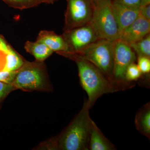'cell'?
I'll use <instances>...</instances> for the list:
<instances>
[{
  "label": "cell",
  "instance_id": "cell-21",
  "mask_svg": "<svg viewBox=\"0 0 150 150\" xmlns=\"http://www.w3.org/2000/svg\"><path fill=\"white\" fill-rule=\"evenodd\" d=\"M15 89L12 84H8L0 81V102L8 95Z\"/></svg>",
  "mask_w": 150,
  "mask_h": 150
},
{
  "label": "cell",
  "instance_id": "cell-12",
  "mask_svg": "<svg viewBox=\"0 0 150 150\" xmlns=\"http://www.w3.org/2000/svg\"><path fill=\"white\" fill-rule=\"evenodd\" d=\"M37 41L46 44L53 52L69 51V47L63 35H57L51 31H41L37 38Z\"/></svg>",
  "mask_w": 150,
  "mask_h": 150
},
{
  "label": "cell",
  "instance_id": "cell-22",
  "mask_svg": "<svg viewBox=\"0 0 150 150\" xmlns=\"http://www.w3.org/2000/svg\"><path fill=\"white\" fill-rule=\"evenodd\" d=\"M116 2L124 5L135 8H139L141 6V0H111Z\"/></svg>",
  "mask_w": 150,
  "mask_h": 150
},
{
  "label": "cell",
  "instance_id": "cell-17",
  "mask_svg": "<svg viewBox=\"0 0 150 150\" xmlns=\"http://www.w3.org/2000/svg\"><path fill=\"white\" fill-rule=\"evenodd\" d=\"M14 8L24 9L30 8L43 3L42 0H3Z\"/></svg>",
  "mask_w": 150,
  "mask_h": 150
},
{
  "label": "cell",
  "instance_id": "cell-5",
  "mask_svg": "<svg viewBox=\"0 0 150 150\" xmlns=\"http://www.w3.org/2000/svg\"><path fill=\"white\" fill-rule=\"evenodd\" d=\"M14 88L26 91L50 89L42 65L38 62H25L19 69L12 83Z\"/></svg>",
  "mask_w": 150,
  "mask_h": 150
},
{
  "label": "cell",
  "instance_id": "cell-26",
  "mask_svg": "<svg viewBox=\"0 0 150 150\" xmlns=\"http://www.w3.org/2000/svg\"><path fill=\"white\" fill-rule=\"evenodd\" d=\"M93 1L94 5L96 6L104 2L105 1H107V0H93Z\"/></svg>",
  "mask_w": 150,
  "mask_h": 150
},
{
  "label": "cell",
  "instance_id": "cell-2",
  "mask_svg": "<svg viewBox=\"0 0 150 150\" xmlns=\"http://www.w3.org/2000/svg\"><path fill=\"white\" fill-rule=\"evenodd\" d=\"M91 108L85 99L83 106L69 124L55 137L57 150H88L91 121Z\"/></svg>",
  "mask_w": 150,
  "mask_h": 150
},
{
  "label": "cell",
  "instance_id": "cell-4",
  "mask_svg": "<svg viewBox=\"0 0 150 150\" xmlns=\"http://www.w3.org/2000/svg\"><path fill=\"white\" fill-rule=\"evenodd\" d=\"M98 39L112 41L120 39L121 30L116 19L110 0L95 6L89 23Z\"/></svg>",
  "mask_w": 150,
  "mask_h": 150
},
{
  "label": "cell",
  "instance_id": "cell-3",
  "mask_svg": "<svg viewBox=\"0 0 150 150\" xmlns=\"http://www.w3.org/2000/svg\"><path fill=\"white\" fill-rule=\"evenodd\" d=\"M114 42L105 39H98L80 51L71 53L96 66L115 85L113 81Z\"/></svg>",
  "mask_w": 150,
  "mask_h": 150
},
{
  "label": "cell",
  "instance_id": "cell-11",
  "mask_svg": "<svg viewBox=\"0 0 150 150\" xmlns=\"http://www.w3.org/2000/svg\"><path fill=\"white\" fill-rule=\"evenodd\" d=\"M89 150H115L117 149L104 136L96 123L91 119L90 134L88 144Z\"/></svg>",
  "mask_w": 150,
  "mask_h": 150
},
{
  "label": "cell",
  "instance_id": "cell-7",
  "mask_svg": "<svg viewBox=\"0 0 150 150\" xmlns=\"http://www.w3.org/2000/svg\"><path fill=\"white\" fill-rule=\"evenodd\" d=\"M67 1L65 31L89 23L95 8L93 0H67Z\"/></svg>",
  "mask_w": 150,
  "mask_h": 150
},
{
  "label": "cell",
  "instance_id": "cell-9",
  "mask_svg": "<svg viewBox=\"0 0 150 150\" xmlns=\"http://www.w3.org/2000/svg\"><path fill=\"white\" fill-rule=\"evenodd\" d=\"M150 21L139 16L121 33L120 40L130 44L139 41L150 33Z\"/></svg>",
  "mask_w": 150,
  "mask_h": 150
},
{
  "label": "cell",
  "instance_id": "cell-1",
  "mask_svg": "<svg viewBox=\"0 0 150 150\" xmlns=\"http://www.w3.org/2000/svg\"><path fill=\"white\" fill-rule=\"evenodd\" d=\"M60 54L74 61L78 67L81 85L87 94L89 106L91 108L96 100L105 94L121 91L106 76L90 62L69 52Z\"/></svg>",
  "mask_w": 150,
  "mask_h": 150
},
{
  "label": "cell",
  "instance_id": "cell-6",
  "mask_svg": "<svg viewBox=\"0 0 150 150\" xmlns=\"http://www.w3.org/2000/svg\"><path fill=\"white\" fill-rule=\"evenodd\" d=\"M113 59L114 83L121 91L132 88L134 84L126 80L125 74L128 67L137 60L136 53L129 44L118 39L114 42Z\"/></svg>",
  "mask_w": 150,
  "mask_h": 150
},
{
  "label": "cell",
  "instance_id": "cell-25",
  "mask_svg": "<svg viewBox=\"0 0 150 150\" xmlns=\"http://www.w3.org/2000/svg\"><path fill=\"white\" fill-rule=\"evenodd\" d=\"M150 4V0H141V6H144Z\"/></svg>",
  "mask_w": 150,
  "mask_h": 150
},
{
  "label": "cell",
  "instance_id": "cell-27",
  "mask_svg": "<svg viewBox=\"0 0 150 150\" xmlns=\"http://www.w3.org/2000/svg\"><path fill=\"white\" fill-rule=\"evenodd\" d=\"M43 3H48V4H53L57 0H42Z\"/></svg>",
  "mask_w": 150,
  "mask_h": 150
},
{
  "label": "cell",
  "instance_id": "cell-16",
  "mask_svg": "<svg viewBox=\"0 0 150 150\" xmlns=\"http://www.w3.org/2000/svg\"><path fill=\"white\" fill-rule=\"evenodd\" d=\"M129 45L138 56H146L150 58V33L141 40Z\"/></svg>",
  "mask_w": 150,
  "mask_h": 150
},
{
  "label": "cell",
  "instance_id": "cell-8",
  "mask_svg": "<svg viewBox=\"0 0 150 150\" xmlns=\"http://www.w3.org/2000/svg\"><path fill=\"white\" fill-rule=\"evenodd\" d=\"M70 52L81 51L90 44L98 40L96 33L89 23L69 30H65L63 34Z\"/></svg>",
  "mask_w": 150,
  "mask_h": 150
},
{
  "label": "cell",
  "instance_id": "cell-14",
  "mask_svg": "<svg viewBox=\"0 0 150 150\" xmlns=\"http://www.w3.org/2000/svg\"><path fill=\"white\" fill-rule=\"evenodd\" d=\"M27 52L33 55L38 62H43L51 56L53 51L46 44L39 41L35 42L28 41L25 45Z\"/></svg>",
  "mask_w": 150,
  "mask_h": 150
},
{
  "label": "cell",
  "instance_id": "cell-23",
  "mask_svg": "<svg viewBox=\"0 0 150 150\" xmlns=\"http://www.w3.org/2000/svg\"><path fill=\"white\" fill-rule=\"evenodd\" d=\"M139 11V16L150 21V4L141 6Z\"/></svg>",
  "mask_w": 150,
  "mask_h": 150
},
{
  "label": "cell",
  "instance_id": "cell-19",
  "mask_svg": "<svg viewBox=\"0 0 150 150\" xmlns=\"http://www.w3.org/2000/svg\"><path fill=\"white\" fill-rule=\"evenodd\" d=\"M137 65L142 74H149L150 72V58L138 56Z\"/></svg>",
  "mask_w": 150,
  "mask_h": 150
},
{
  "label": "cell",
  "instance_id": "cell-18",
  "mask_svg": "<svg viewBox=\"0 0 150 150\" xmlns=\"http://www.w3.org/2000/svg\"><path fill=\"white\" fill-rule=\"evenodd\" d=\"M142 72L138 65L134 63L131 64L126 69L125 78L126 80L129 82L138 80L142 76Z\"/></svg>",
  "mask_w": 150,
  "mask_h": 150
},
{
  "label": "cell",
  "instance_id": "cell-24",
  "mask_svg": "<svg viewBox=\"0 0 150 150\" xmlns=\"http://www.w3.org/2000/svg\"><path fill=\"white\" fill-rule=\"evenodd\" d=\"M9 47L10 46L7 44L4 38L0 36V52L6 54L9 51Z\"/></svg>",
  "mask_w": 150,
  "mask_h": 150
},
{
  "label": "cell",
  "instance_id": "cell-15",
  "mask_svg": "<svg viewBox=\"0 0 150 150\" xmlns=\"http://www.w3.org/2000/svg\"><path fill=\"white\" fill-rule=\"evenodd\" d=\"M6 54L5 63L3 70L6 71H15L19 69L24 62L15 51L10 46L9 49Z\"/></svg>",
  "mask_w": 150,
  "mask_h": 150
},
{
  "label": "cell",
  "instance_id": "cell-10",
  "mask_svg": "<svg viewBox=\"0 0 150 150\" xmlns=\"http://www.w3.org/2000/svg\"><path fill=\"white\" fill-rule=\"evenodd\" d=\"M111 1V0H110ZM112 8L121 32L139 16V8L131 7L111 1Z\"/></svg>",
  "mask_w": 150,
  "mask_h": 150
},
{
  "label": "cell",
  "instance_id": "cell-20",
  "mask_svg": "<svg viewBox=\"0 0 150 150\" xmlns=\"http://www.w3.org/2000/svg\"><path fill=\"white\" fill-rule=\"evenodd\" d=\"M17 72V70L15 71H0V81L12 84Z\"/></svg>",
  "mask_w": 150,
  "mask_h": 150
},
{
  "label": "cell",
  "instance_id": "cell-13",
  "mask_svg": "<svg viewBox=\"0 0 150 150\" xmlns=\"http://www.w3.org/2000/svg\"><path fill=\"white\" fill-rule=\"evenodd\" d=\"M135 124L137 130L150 140V102L144 105L138 110L135 116Z\"/></svg>",
  "mask_w": 150,
  "mask_h": 150
}]
</instances>
